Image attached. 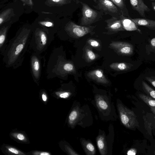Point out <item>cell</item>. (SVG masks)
<instances>
[{
  "mask_svg": "<svg viewBox=\"0 0 155 155\" xmlns=\"http://www.w3.org/2000/svg\"><path fill=\"white\" fill-rule=\"evenodd\" d=\"M120 10L123 14L125 11V6L123 0H110Z\"/></svg>",
  "mask_w": 155,
  "mask_h": 155,
  "instance_id": "ffe728a7",
  "label": "cell"
},
{
  "mask_svg": "<svg viewBox=\"0 0 155 155\" xmlns=\"http://www.w3.org/2000/svg\"><path fill=\"white\" fill-rule=\"evenodd\" d=\"M150 43L152 47H155V38L152 39L150 41Z\"/></svg>",
  "mask_w": 155,
  "mask_h": 155,
  "instance_id": "d590c367",
  "label": "cell"
},
{
  "mask_svg": "<svg viewBox=\"0 0 155 155\" xmlns=\"http://www.w3.org/2000/svg\"><path fill=\"white\" fill-rule=\"evenodd\" d=\"M8 27H3L0 31V46L1 48L5 42Z\"/></svg>",
  "mask_w": 155,
  "mask_h": 155,
  "instance_id": "d6986e66",
  "label": "cell"
},
{
  "mask_svg": "<svg viewBox=\"0 0 155 155\" xmlns=\"http://www.w3.org/2000/svg\"><path fill=\"white\" fill-rule=\"evenodd\" d=\"M70 93L69 92H65L60 94L59 97L62 98H66L69 95Z\"/></svg>",
  "mask_w": 155,
  "mask_h": 155,
  "instance_id": "1f68e13d",
  "label": "cell"
},
{
  "mask_svg": "<svg viewBox=\"0 0 155 155\" xmlns=\"http://www.w3.org/2000/svg\"><path fill=\"white\" fill-rule=\"evenodd\" d=\"M132 20L137 25L145 26L151 30H155V21L146 18H137Z\"/></svg>",
  "mask_w": 155,
  "mask_h": 155,
  "instance_id": "8fae6325",
  "label": "cell"
},
{
  "mask_svg": "<svg viewBox=\"0 0 155 155\" xmlns=\"http://www.w3.org/2000/svg\"><path fill=\"white\" fill-rule=\"evenodd\" d=\"M137 151L135 149H131L129 150L127 152V155H135L136 154Z\"/></svg>",
  "mask_w": 155,
  "mask_h": 155,
  "instance_id": "d6a6232c",
  "label": "cell"
},
{
  "mask_svg": "<svg viewBox=\"0 0 155 155\" xmlns=\"http://www.w3.org/2000/svg\"><path fill=\"white\" fill-rule=\"evenodd\" d=\"M13 14V10L12 8H8L2 12L0 14V25L8 21Z\"/></svg>",
  "mask_w": 155,
  "mask_h": 155,
  "instance_id": "9a60e30c",
  "label": "cell"
},
{
  "mask_svg": "<svg viewBox=\"0 0 155 155\" xmlns=\"http://www.w3.org/2000/svg\"><path fill=\"white\" fill-rule=\"evenodd\" d=\"M95 27L79 25L72 21H69L66 24L65 29L71 36L75 38H80L91 33Z\"/></svg>",
  "mask_w": 155,
  "mask_h": 155,
  "instance_id": "3957f363",
  "label": "cell"
},
{
  "mask_svg": "<svg viewBox=\"0 0 155 155\" xmlns=\"http://www.w3.org/2000/svg\"><path fill=\"white\" fill-rule=\"evenodd\" d=\"M8 151L9 152L14 154H24L18 150L16 149L11 147H8L7 148Z\"/></svg>",
  "mask_w": 155,
  "mask_h": 155,
  "instance_id": "7402d4cb",
  "label": "cell"
},
{
  "mask_svg": "<svg viewBox=\"0 0 155 155\" xmlns=\"http://www.w3.org/2000/svg\"><path fill=\"white\" fill-rule=\"evenodd\" d=\"M110 67L114 70L123 71L129 69L131 67V64L125 63H116L111 64Z\"/></svg>",
  "mask_w": 155,
  "mask_h": 155,
  "instance_id": "2e32d148",
  "label": "cell"
},
{
  "mask_svg": "<svg viewBox=\"0 0 155 155\" xmlns=\"http://www.w3.org/2000/svg\"><path fill=\"white\" fill-rule=\"evenodd\" d=\"M30 30L24 29L19 34L12 40V43L7 50L5 57L7 64L11 65L17 61L20 57L23 50H24L26 44L28 40L30 33Z\"/></svg>",
  "mask_w": 155,
  "mask_h": 155,
  "instance_id": "6da1fadb",
  "label": "cell"
},
{
  "mask_svg": "<svg viewBox=\"0 0 155 155\" xmlns=\"http://www.w3.org/2000/svg\"><path fill=\"white\" fill-rule=\"evenodd\" d=\"M110 45L120 54L129 55L132 54L134 51V47L131 44L124 42H113Z\"/></svg>",
  "mask_w": 155,
  "mask_h": 155,
  "instance_id": "8992f818",
  "label": "cell"
},
{
  "mask_svg": "<svg viewBox=\"0 0 155 155\" xmlns=\"http://www.w3.org/2000/svg\"><path fill=\"white\" fill-rule=\"evenodd\" d=\"M36 35L37 37L38 46L40 48H43L47 45V38L46 34L43 31L39 30L38 31Z\"/></svg>",
  "mask_w": 155,
  "mask_h": 155,
  "instance_id": "7c38bea8",
  "label": "cell"
},
{
  "mask_svg": "<svg viewBox=\"0 0 155 155\" xmlns=\"http://www.w3.org/2000/svg\"><path fill=\"white\" fill-rule=\"evenodd\" d=\"M133 8L137 11L142 17L145 18V12H149L150 10L144 3L143 0H129Z\"/></svg>",
  "mask_w": 155,
  "mask_h": 155,
  "instance_id": "ba28073f",
  "label": "cell"
},
{
  "mask_svg": "<svg viewBox=\"0 0 155 155\" xmlns=\"http://www.w3.org/2000/svg\"><path fill=\"white\" fill-rule=\"evenodd\" d=\"M122 25L125 30L128 31H137L140 33L141 31L138 28L137 25L131 19L124 15L121 13L120 16Z\"/></svg>",
  "mask_w": 155,
  "mask_h": 155,
  "instance_id": "9c48e42d",
  "label": "cell"
},
{
  "mask_svg": "<svg viewBox=\"0 0 155 155\" xmlns=\"http://www.w3.org/2000/svg\"><path fill=\"white\" fill-rule=\"evenodd\" d=\"M105 22L107 23L106 28L110 31L117 32L125 30L120 18L112 17L105 20Z\"/></svg>",
  "mask_w": 155,
  "mask_h": 155,
  "instance_id": "52a82bcc",
  "label": "cell"
},
{
  "mask_svg": "<svg viewBox=\"0 0 155 155\" xmlns=\"http://www.w3.org/2000/svg\"><path fill=\"white\" fill-rule=\"evenodd\" d=\"M25 3L28 5L32 6L33 5V3L32 0H25Z\"/></svg>",
  "mask_w": 155,
  "mask_h": 155,
  "instance_id": "e575fe53",
  "label": "cell"
},
{
  "mask_svg": "<svg viewBox=\"0 0 155 155\" xmlns=\"http://www.w3.org/2000/svg\"><path fill=\"white\" fill-rule=\"evenodd\" d=\"M64 69L67 71H71L74 68L73 66L71 64L67 63L65 64L63 67Z\"/></svg>",
  "mask_w": 155,
  "mask_h": 155,
  "instance_id": "83f0119b",
  "label": "cell"
},
{
  "mask_svg": "<svg viewBox=\"0 0 155 155\" xmlns=\"http://www.w3.org/2000/svg\"><path fill=\"white\" fill-rule=\"evenodd\" d=\"M154 154H155V151H154Z\"/></svg>",
  "mask_w": 155,
  "mask_h": 155,
  "instance_id": "ab89813d",
  "label": "cell"
},
{
  "mask_svg": "<svg viewBox=\"0 0 155 155\" xmlns=\"http://www.w3.org/2000/svg\"><path fill=\"white\" fill-rule=\"evenodd\" d=\"M15 137L18 140L24 141L26 138L25 136L21 133H17L14 134Z\"/></svg>",
  "mask_w": 155,
  "mask_h": 155,
  "instance_id": "cb8c5ba5",
  "label": "cell"
},
{
  "mask_svg": "<svg viewBox=\"0 0 155 155\" xmlns=\"http://www.w3.org/2000/svg\"><path fill=\"white\" fill-rule=\"evenodd\" d=\"M88 42L89 44L93 47H98L100 46L99 42L94 40H89L88 41Z\"/></svg>",
  "mask_w": 155,
  "mask_h": 155,
  "instance_id": "484cf974",
  "label": "cell"
},
{
  "mask_svg": "<svg viewBox=\"0 0 155 155\" xmlns=\"http://www.w3.org/2000/svg\"><path fill=\"white\" fill-rule=\"evenodd\" d=\"M142 85L144 91L150 97L155 99V90L143 81L142 82Z\"/></svg>",
  "mask_w": 155,
  "mask_h": 155,
  "instance_id": "ac0fdd59",
  "label": "cell"
},
{
  "mask_svg": "<svg viewBox=\"0 0 155 155\" xmlns=\"http://www.w3.org/2000/svg\"><path fill=\"white\" fill-rule=\"evenodd\" d=\"M152 4L153 8L155 11V3L154 2H152Z\"/></svg>",
  "mask_w": 155,
  "mask_h": 155,
  "instance_id": "74e56055",
  "label": "cell"
},
{
  "mask_svg": "<svg viewBox=\"0 0 155 155\" xmlns=\"http://www.w3.org/2000/svg\"><path fill=\"white\" fill-rule=\"evenodd\" d=\"M82 5V17L80 24L82 25H90L96 22L98 19L97 12L92 9L87 4L79 2Z\"/></svg>",
  "mask_w": 155,
  "mask_h": 155,
  "instance_id": "277c9868",
  "label": "cell"
},
{
  "mask_svg": "<svg viewBox=\"0 0 155 155\" xmlns=\"http://www.w3.org/2000/svg\"><path fill=\"white\" fill-rule=\"evenodd\" d=\"M98 147L100 150L102 149L104 147L103 141L101 139H99L97 141Z\"/></svg>",
  "mask_w": 155,
  "mask_h": 155,
  "instance_id": "f546056e",
  "label": "cell"
},
{
  "mask_svg": "<svg viewBox=\"0 0 155 155\" xmlns=\"http://www.w3.org/2000/svg\"><path fill=\"white\" fill-rule=\"evenodd\" d=\"M71 0H47L46 4L49 6H61L70 3Z\"/></svg>",
  "mask_w": 155,
  "mask_h": 155,
  "instance_id": "e0dca14e",
  "label": "cell"
},
{
  "mask_svg": "<svg viewBox=\"0 0 155 155\" xmlns=\"http://www.w3.org/2000/svg\"><path fill=\"white\" fill-rule=\"evenodd\" d=\"M31 66L34 76L35 78L38 79L39 76L40 66L38 59L35 56L32 58Z\"/></svg>",
  "mask_w": 155,
  "mask_h": 155,
  "instance_id": "5bb4252c",
  "label": "cell"
},
{
  "mask_svg": "<svg viewBox=\"0 0 155 155\" xmlns=\"http://www.w3.org/2000/svg\"><path fill=\"white\" fill-rule=\"evenodd\" d=\"M86 55L87 58L91 60H94L96 58V55L90 49L87 50Z\"/></svg>",
  "mask_w": 155,
  "mask_h": 155,
  "instance_id": "44dd1931",
  "label": "cell"
},
{
  "mask_svg": "<svg viewBox=\"0 0 155 155\" xmlns=\"http://www.w3.org/2000/svg\"><path fill=\"white\" fill-rule=\"evenodd\" d=\"M39 23L42 25L48 27H52L54 25L52 22L49 21H41L39 22Z\"/></svg>",
  "mask_w": 155,
  "mask_h": 155,
  "instance_id": "603a6c76",
  "label": "cell"
},
{
  "mask_svg": "<svg viewBox=\"0 0 155 155\" xmlns=\"http://www.w3.org/2000/svg\"><path fill=\"white\" fill-rule=\"evenodd\" d=\"M96 3L94 7L106 14L116 17L119 10L116 5L110 0H93Z\"/></svg>",
  "mask_w": 155,
  "mask_h": 155,
  "instance_id": "5b68a950",
  "label": "cell"
},
{
  "mask_svg": "<svg viewBox=\"0 0 155 155\" xmlns=\"http://www.w3.org/2000/svg\"><path fill=\"white\" fill-rule=\"evenodd\" d=\"M35 155H50V154L48 152H36L33 153Z\"/></svg>",
  "mask_w": 155,
  "mask_h": 155,
  "instance_id": "836d02e7",
  "label": "cell"
},
{
  "mask_svg": "<svg viewBox=\"0 0 155 155\" xmlns=\"http://www.w3.org/2000/svg\"><path fill=\"white\" fill-rule=\"evenodd\" d=\"M146 79L151 84L155 87V77H146Z\"/></svg>",
  "mask_w": 155,
  "mask_h": 155,
  "instance_id": "f1b7e54d",
  "label": "cell"
},
{
  "mask_svg": "<svg viewBox=\"0 0 155 155\" xmlns=\"http://www.w3.org/2000/svg\"><path fill=\"white\" fill-rule=\"evenodd\" d=\"M120 107L121 121L123 124L129 128H133L138 126L137 116L134 112L123 105Z\"/></svg>",
  "mask_w": 155,
  "mask_h": 155,
  "instance_id": "7a4b0ae2",
  "label": "cell"
},
{
  "mask_svg": "<svg viewBox=\"0 0 155 155\" xmlns=\"http://www.w3.org/2000/svg\"><path fill=\"white\" fill-rule=\"evenodd\" d=\"M98 104L100 107L103 109H106L108 107L107 103L103 100H100L98 102Z\"/></svg>",
  "mask_w": 155,
  "mask_h": 155,
  "instance_id": "4316f807",
  "label": "cell"
},
{
  "mask_svg": "<svg viewBox=\"0 0 155 155\" xmlns=\"http://www.w3.org/2000/svg\"><path fill=\"white\" fill-rule=\"evenodd\" d=\"M140 98L150 107L151 111L155 114V99L144 94L139 95Z\"/></svg>",
  "mask_w": 155,
  "mask_h": 155,
  "instance_id": "4fadbf2b",
  "label": "cell"
},
{
  "mask_svg": "<svg viewBox=\"0 0 155 155\" xmlns=\"http://www.w3.org/2000/svg\"><path fill=\"white\" fill-rule=\"evenodd\" d=\"M87 75L91 79L98 82L105 84L108 82V81L104 75L103 71L101 69L91 71L89 72Z\"/></svg>",
  "mask_w": 155,
  "mask_h": 155,
  "instance_id": "30bf717a",
  "label": "cell"
},
{
  "mask_svg": "<svg viewBox=\"0 0 155 155\" xmlns=\"http://www.w3.org/2000/svg\"><path fill=\"white\" fill-rule=\"evenodd\" d=\"M77 116V113L76 111H72L70 113L69 119L70 121H73L76 118Z\"/></svg>",
  "mask_w": 155,
  "mask_h": 155,
  "instance_id": "d4e9b609",
  "label": "cell"
},
{
  "mask_svg": "<svg viewBox=\"0 0 155 155\" xmlns=\"http://www.w3.org/2000/svg\"><path fill=\"white\" fill-rule=\"evenodd\" d=\"M42 98L43 101H47V97L46 96V95L45 94H42Z\"/></svg>",
  "mask_w": 155,
  "mask_h": 155,
  "instance_id": "8d00e7d4",
  "label": "cell"
},
{
  "mask_svg": "<svg viewBox=\"0 0 155 155\" xmlns=\"http://www.w3.org/2000/svg\"><path fill=\"white\" fill-rule=\"evenodd\" d=\"M87 149L90 151H93L94 150V148L93 145L91 143H88L86 146Z\"/></svg>",
  "mask_w": 155,
  "mask_h": 155,
  "instance_id": "4dcf8cb0",
  "label": "cell"
},
{
  "mask_svg": "<svg viewBox=\"0 0 155 155\" xmlns=\"http://www.w3.org/2000/svg\"><path fill=\"white\" fill-rule=\"evenodd\" d=\"M21 1H22V2H24V3H25V0H21Z\"/></svg>",
  "mask_w": 155,
  "mask_h": 155,
  "instance_id": "f35d334b",
  "label": "cell"
}]
</instances>
